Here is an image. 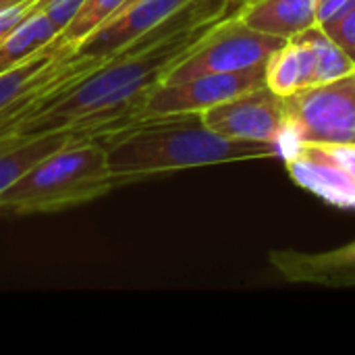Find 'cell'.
Wrapping results in <instances>:
<instances>
[{"label":"cell","mask_w":355,"mask_h":355,"mask_svg":"<svg viewBox=\"0 0 355 355\" xmlns=\"http://www.w3.org/2000/svg\"><path fill=\"white\" fill-rule=\"evenodd\" d=\"M283 160L293 183L331 206L355 210V144H297Z\"/></svg>","instance_id":"8992f818"},{"label":"cell","mask_w":355,"mask_h":355,"mask_svg":"<svg viewBox=\"0 0 355 355\" xmlns=\"http://www.w3.org/2000/svg\"><path fill=\"white\" fill-rule=\"evenodd\" d=\"M343 50L345 54L355 62V4L335 23L322 27Z\"/></svg>","instance_id":"ac0fdd59"},{"label":"cell","mask_w":355,"mask_h":355,"mask_svg":"<svg viewBox=\"0 0 355 355\" xmlns=\"http://www.w3.org/2000/svg\"><path fill=\"white\" fill-rule=\"evenodd\" d=\"M227 17H231L229 0H189L150 33L104 56L64 98L27 121L12 141L60 129L98 139L135 123L154 87Z\"/></svg>","instance_id":"6da1fadb"},{"label":"cell","mask_w":355,"mask_h":355,"mask_svg":"<svg viewBox=\"0 0 355 355\" xmlns=\"http://www.w3.org/2000/svg\"><path fill=\"white\" fill-rule=\"evenodd\" d=\"M318 0H256L241 8L237 17L268 35L289 40L316 25Z\"/></svg>","instance_id":"30bf717a"},{"label":"cell","mask_w":355,"mask_h":355,"mask_svg":"<svg viewBox=\"0 0 355 355\" xmlns=\"http://www.w3.org/2000/svg\"><path fill=\"white\" fill-rule=\"evenodd\" d=\"M270 264L279 270V275L289 283H312L341 266L355 264V241L341 248L320 252V254H304L295 250H277L270 252Z\"/></svg>","instance_id":"7c38bea8"},{"label":"cell","mask_w":355,"mask_h":355,"mask_svg":"<svg viewBox=\"0 0 355 355\" xmlns=\"http://www.w3.org/2000/svg\"><path fill=\"white\" fill-rule=\"evenodd\" d=\"M264 67L266 64H258L233 73H208L179 83H160L148 96L137 121L150 116L204 112L239 94L264 85Z\"/></svg>","instance_id":"ba28073f"},{"label":"cell","mask_w":355,"mask_h":355,"mask_svg":"<svg viewBox=\"0 0 355 355\" xmlns=\"http://www.w3.org/2000/svg\"><path fill=\"white\" fill-rule=\"evenodd\" d=\"M116 183L210 164L283 158L281 144L225 137L206 127L202 112L150 116L98 137Z\"/></svg>","instance_id":"7a4b0ae2"},{"label":"cell","mask_w":355,"mask_h":355,"mask_svg":"<svg viewBox=\"0 0 355 355\" xmlns=\"http://www.w3.org/2000/svg\"><path fill=\"white\" fill-rule=\"evenodd\" d=\"M285 110V156L297 144H355V71L287 96Z\"/></svg>","instance_id":"277c9868"},{"label":"cell","mask_w":355,"mask_h":355,"mask_svg":"<svg viewBox=\"0 0 355 355\" xmlns=\"http://www.w3.org/2000/svg\"><path fill=\"white\" fill-rule=\"evenodd\" d=\"M316 285H327V287H354L355 285V264L335 268L327 275H322Z\"/></svg>","instance_id":"44dd1931"},{"label":"cell","mask_w":355,"mask_h":355,"mask_svg":"<svg viewBox=\"0 0 355 355\" xmlns=\"http://www.w3.org/2000/svg\"><path fill=\"white\" fill-rule=\"evenodd\" d=\"M264 83L283 98L314 85L316 67L310 46L300 37L285 40L266 60Z\"/></svg>","instance_id":"8fae6325"},{"label":"cell","mask_w":355,"mask_h":355,"mask_svg":"<svg viewBox=\"0 0 355 355\" xmlns=\"http://www.w3.org/2000/svg\"><path fill=\"white\" fill-rule=\"evenodd\" d=\"M285 40L245 25L239 17L223 19L162 83H179L208 73H233L266 64Z\"/></svg>","instance_id":"5b68a950"},{"label":"cell","mask_w":355,"mask_h":355,"mask_svg":"<svg viewBox=\"0 0 355 355\" xmlns=\"http://www.w3.org/2000/svg\"><path fill=\"white\" fill-rule=\"evenodd\" d=\"M293 37H300L302 42H306L310 46V50L314 54L316 83H327V81L339 79V77L349 75L355 71L354 60L320 25H312Z\"/></svg>","instance_id":"9a60e30c"},{"label":"cell","mask_w":355,"mask_h":355,"mask_svg":"<svg viewBox=\"0 0 355 355\" xmlns=\"http://www.w3.org/2000/svg\"><path fill=\"white\" fill-rule=\"evenodd\" d=\"M252 2H256V0H229V15L231 17H237V12L241 8H245L248 4H252Z\"/></svg>","instance_id":"7402d4cb"},{"label":"cell","mask_w":355,"mask_h":355,"mask_svg":"<svg viewBox=\"0 0 355 355\" xmlns=\"http://www.w3.org/2000/svg\"><path fill=\"white\" fill-rule=\"evenodd\" d=\"M127 0H83L71 23L62 29V37L71 46H79L85 37H89L100 25H104Z\"/></svg>","instance_id":"2e32d148"},{"label":"cell","mask_w":355,"mask_h":355,"mask_svg":"<svg viewBox=\"0 0 355 355\" xmlns=\"http://www.w3.org/2000/svg\"><path fill=\"white\" fill-rule=\"evenodd\" d=\"M83 4V0H44L42 10L56 23V27L62 31L71 19L75 17V12L79 10V6Z\"/></svg>","instance_id":"d6986e66"},{"label":"cell","mask_w":355,"mask_h":355,"mask_svg":"<svg viewBox=\"0 0 355 355\" xmlns=\"http://www.w3.org/2000/svg\"><path fill=\"white\" fill-rule=\"evenodd\" d=\"M189 0H127L104 25L85 37L75 52L87 56L114 54L141 35L150 33L162 21L181 10Z\"/></svg>","instance_id":"9c48e42d"},{"label":"cell","mask_w":355,"mask_h":355,"mask_svg":"<svg viewBox=\"0 0 355 355\" xmlns=\"http://www.w3.org/2000/svg\"><path fill=\"white\" fill-rule=\"evenodd\" d=\"M56 23L40 8L0 42V73L29 60L60 37Z\"/></svg>","instance_id":"5bb4252c"},{"label":"cell","mask_w":355,"mask_h":355,"mask_svg":"<svg viewBox=\"0 0 355 355\" xmlns=\"http://www.w3.org/2000/svg\"><path fill=\"white\" fill-rule=\"evenodd\" d=\"M17 2H23V0H0V10H2V8H8V6H12V4H17Z\"/></svg>","instance_id":"603a6c76"},{"label":"cell","mask_w":355,"mask_h":355,"mask_svg":"<svg viewBox=\"0 0 355 355\" xmlns=\"http://www.w3.org/2000/svg\"><path fill=\"white\" fill-rule=\"evenodd\" d=\"M77 135L69 129L19 137L10 144L0 146V193H4L25 171H29L40 158L48 156L56 148L75 139Z\"/></svg>","instance_id":"4fadbf2b"},{"label":"cell","mask_w":355,"mask_h":355,"mask_svg":"<svg viewBox=\"0 0 355 355\" xmlns=\"http://www.w3.org/2000/svg\"><path fill=\"white\" fill-rule=\"evenodd\" d=\"M114 185L119 183L102 141L75 137L40 158L0 193V210L12 214L58 212L94 202Z\"/></svg>","instance_id":"3957f363"},{"label":"cell","mask_w":355,"mask_h":355,"mask_svg":"<svg viewBox=\"0 0 355 355\" xmlns=\"http://www.w3.org/2000/svg\"><path fill=\"white\" fill-rule=\"evenodd\" d=\"M355 0H318V10H316V25L327 27L331 23H335L339 17H343Z\"/></svg>","instance_id":"ffe728a7"},{"label":"cell","mask_w":355,"mask_h":355,"mask_svg":"<svg viewBox=\"0 0 355 355\" xmlns=\"http://www.w3.org/2000/svg\"><path fill=\"white\" fill-rule=\"evenodd\" d=\"M44 0H23L0 10V42L6 40L23 21H27L35 10H40Z\"/></svg>","instance_id":"e0dca14e"},{"label":"cell","mask_w":355,"mask_h":355,"mask_svg":"<svg viewBox=\"0 0 355 355\" xmlns=\"http://www.w3.org/2000/svg\"><path fill=\"white\" fill-rule=\"evenodd\" d=\"M202 119L206 127L231 139L281 144L285 156V98L266 87V83L204 110Z\"/></svg>","instance_id":"52a82bcc"}]
</instances>
